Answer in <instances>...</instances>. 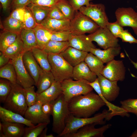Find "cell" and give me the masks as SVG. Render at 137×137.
I'll use <instances>...</instances> for the list:
<instances>
[{
  "mask_svg": "<svg viewBox=\"0 0 137 137\" xmlns=\"http://www.w3.org/2000/svg\"><path fill=\"white\" fill-rule=\"evenodd\" d=\"M106 105L102 99L92 91L74 97L68 102L70 113L77 117H89Z\"/></svg>",
  "mask_w": 137,
  "mask_h": 137,
  "instance_id": "cell-1",
  "label": "cell"
},
{
  "mask_svg": "<svg viewBox=\"0 0 137 137\" xmlns=\"http://www.w3.org/2000/svg\"><path fill=\"white\" fill-rule=\"evenodd\" d=\"M114 116L111 112L106 110L92 117H77L71 114L66 121L64 130L58 136L64 137L67 135L76 132L80 128L88 124H103L105 122L104 120H109Z\"/></svg>",
  "mask_w": 137,
  "mask_h": 137,
  "instance_id": "cell-2",
  "label": "cell"
},
{
  "mask_svg": "<svg viewBox=\"0 0 137 137\" xmlns=\"http://www.w3.org/2000/svg\"><path fill=\"white\" fill-rule=\"evenodd\" d=\"M51 115L53 118L52 129L58 135L64 130L66 121L71 114L68 103L64 100L62 94L57 99L52 101Z\"/></svg>",
  "mask_w": 137,
  "mask_h": 137,
  "instance_id": "cell-3",
  "label": "cell"
},
{
  "mask_svg": "<svg viewBox=\"0 0 137 137\" xmlns=\"http://www.w3.org/2000/svg\"><path fill=\"white\" fill-rule=\"evenodd\" d=\"M5 108L24 116L27 109L24 88L18 84H12L11 90L4 102Z\"/></svg>",
  "mask_w": 137,
  "mask_h": 137,
  "instance_id": "cell-4",
  "label": "cell"
},
{
  "mask_svg": "<svg viewBox=\"0 0 137 137\" xmlns=\"http://www.w3.org/2000/svg\"><path fill=\"white\" fill-rule=\"evenodd\" d=\"M48 58L51 72L56 81L61 82L72 78L73 67L67 62L60 54H48Z\"/></svg>",
  "mask_w": 137,
  "mask_h": 137,
  "instance_id": "cell-5",
  "label": "cell"
},
{
  "mask_svg": "<svg viewBox=\"0 0 137 137\" xmlns=\"http://www.w3.org/2000/svg\"><path fill=\"white\" fill-rule=\"evenodd\" d=\"M87 82L84 80H74L70 78L61 82L62 93L65 101L68 103L75 97L92 91L93 89Z\"/></svg>",
  "mask_w": 137,
  "mask_h": 137,
  "instance_id": "cell-6",
  "label": "cell"
},
{
  "mask_svg": "<svg viewBox=\"0 0 137 137\" xmlns=\"http://www.w3.org/2000/svg\"><path fill=\"white\" fill-rule=\"evenodd\" d=\"M100 27L89 17L79 11H76L73 19L70 21V31L76 35L92 33Z\"/></svg>",
  "mask_w": 137,
  "mask_h": 137,
  "instance_id": "cell-7",
  "label": "cell"
},
{
  "mask_svg": "<svg viewBox=\"0 0 137 137\" xmlns=\"http://www.w3.org/2000/svg\"><path fill=\"white\" fill-rule=\"evenodd\" d=\"M79 11L90 18L100 27H106L109 22L105 6L102 4L90 3L87 6L81 7Z\"/></svg>",
  "mask_w": 137,
  "mask_h": 137,
  "instance_id": "cell-8",
  "label": "cell"
},
{
  "mask_svg": "<svg viewBox=\"0 0 137 137\" xmlns=\"http://www.w3.org/2000/svg\"><path fill=\"white\" fill-rule=\"evenodd\" d=\"M87 36L90 40L96 42L104 49L119 46L118 38L114 36L106 27H100Z\"/></svg>",
  "mask_w": 137,
  "mask_h": 137,
  "instance_id": "cell-9",
  "label": "cell"
},
{
  "mask_svg": "<svg viewBox=\"0 0 137 137\" xmlns=\"http://www.w3.org/2000/svg\"><path fill=\"white\" fill-rule=\"evenodd\" d=\"M126 71L123 61L114 59L107 63L101 74L110 80L122 81L125 78Z\"/></svg>",
  "mask_w": 137,
  "mask_h": 137,
  "instance_id": "cell-10",
  "label": "cell"
},
{
  "mask_svg": "<svg viewBox=\"0 0 137 137\" xmlns=\"http://www.w3.org/2000/svg\"><path fill=\"white\" fill-rule=\"evenodd\" d=\"M115 14L116 21L121 26L131 27L137 36V12L131 7H121L116 10Z\"/></svg>",
  "mask_w": 137,
  "mask_h": 137,
  "instance_id": "cell-11",
  "label": "cell"
},
{
  "mask_svg": "<svg viewBox=\"0 0 137 137\" xmlns=\"http://www.w3.org/2000/svg\"><path fill=\"white\" fill-rule=\"evenodd\" d=\"M23 54L11 61L15 71L17 83L25 89L35 85V84L24 66L22 59Z\"/></svg>",
  "mask_w": 137,
  "mask_h": 137,
  "instance_id": "cell-12",
  "label": "cell"
},
{
  "mask_svg": "<svg viewBox=\"0 0 137 137\" xmlns=\"http://www.w3.org/2000/svg\"><path fill=\"white\" fill-rule=\"evenodd\" d=\"M102 95L110 102L115 100L118 96L120 88L117 81L110 80L101 74L97 76Z\"/></svg>",
  "mask_w": 137,
  "mask_h": 137,
  "instance_id": "cell-13",
  "label": "cell"
},
{
  "mask_svg": "<svg viewBox=\"0 0 137 137\" xmlns=\"http://www.w3.org/2000/svg\"><path fill=\"white\" fill-rule=\"evenodd\" d=\"M42 105L40 102L38 101L34 104L28 107L24 117L34 125L41 123L48 124L50 122L49 116L43 112Z\"/></svg>",
  "mask_w": 137,
  "mask_h": 137,
  "instance_id": "cell-14",
  "label": "cell"
},
{
  "mask_svg": "<svg viewBox=\"0 0 137 137\" xmlns=\"http://www.w3.org/2000/svg\"><path fill=\"white\" fill-rule=\"evenodd\" d=\"M96 123L87 125L79 129L76 132L64 137H102L104 133L109 129L111 124H108L98 128L95 127Z\"/></svg>",
  "mask_w": 137,
  "mask_h": 137,
  "instance_id": "cell-15",
  "label": "cell"
},
{
  "mask_svg": "<svg viewBox=\"0 0 137 137\" xmlns=\"http://www.w3.org/2000/svg\"><path fill=\"white\" fill-rule=\"evenodd\" d=\"M22 59L25 68L34 81L36 86L43 70L36 60L31 50L24 52Z\"/></svg>",
  "mask_w": 137,
  "mask_h": 137,
  "instance_id": "cell-16",
  "label": "cell"
},
{
  "mask_svg": "<svg viewBox=\"0 0 137 137\" xmlns=\"http://www.w3.org/2000/svg\"><path fill=\"white\" fill-rule=\"evenodd\" d=\"M72 78L75 80H84L91 82L95 80L97 76L84 61L73 67Z\"/></svg>",
  "mask_w": 137,
  "mask_h": 137,
  "instance_id": "cell-17",
  "label": "cell"
},
{
  "mask_svg": "<svg viewBox=\"0 0 137 137\" xmlns=\"http://www.w3.org/2000/svg\"><path fill=\"white\" fill-rule=\"evenodd\" d=\"M62 94L61 82L55 81L48 89L37 94V101L43 105L55 100Z\"/></svg>",
  "mask_w": 137,
  "mask_h": 137,
  "instance_id": "cell-18",
  "label": "cell"
},
{
  "mask_svg": "<svg viewBox=\"0 0 137 137\" xmlns=\"http://www.w3.org/2000/svg\"><path fill=\"white\" fill-rule=\"evenodd\" d=\"M69 46L78 50L89 52L96 46L85 34L76 35L71 34L68 41Z\"/></svg>",
  "mask_w": 137,
  "mask_h": 137,
  "instance_id": "cell-19",
  "label": "cell"
},
{
  "mask_svg": "<svg viewBox=\"0 0 137 137\" xmlns=\"http://www.w3.org/2000/svg\"><path fill=\"white\" fill-rule=\"evenodd\" d=\"M88 53L69 46L60 54L68 63L74 67L84 61Z\"/></svg>",
  "mask_w": 137,
  "mask_h": 137,
  "instance_id": "cell-20",
  "label": "cell"
},
{
  "mask_svg": "<svg viewBox=\"0 0 137 137\" xmlns=\"http://www.w3.org/2000/svg\"><path fill=\"white\" fill-rule=\"evenodd\" d=\"M0 118L2 122L23 124L27 126L35 125L21 114L0 107Z\"/></svg>",
  "mask_w": 137,
  "mask_h": 137,
  "instance_id": "cell-21",
  "label": "cell"
},
{
  "mask_svg": "<svg viewBox=\"0 0 137 137\" xmlns=\"http://www.w3.org/2000/svg\"><path fill=\"white\" fill-rule=\"evenodd\" d=\"M1 137H21L25 128L24 124L19 123L2 122Z\"/></svg>",
  "mask_w": 137,
  "mask_h": 137,
  "instance_id": "cell-22",
  "label": "cell"
},
{
  "mask_svg": "<svg viewBox=\"0 0 137 137\" xmlns=\"http://www.w3.org/2000/svg\"><path fill=\"white\" fill-rule=\"evenodd\" d=\"M70 20H58L47 17L40 24L52 32L70 31Z\"/></svg>",
  "mask_w": 137,
  "mask_h": 137,
  "instance_id": "cell-23",
  "label": "cell"
},
{
  "mask_svg": "<svg viewBox=\"0 0 137 137\" xmlns=\"http://www.w3.org/2000/svg\"><path fill=\"white\" fill-rule=\"evenodd\" d=\"M121 49L119 46L110 47L103 50L96 47L91 48L89 52L97 57L104 63H107L118 55L120 53Z\"/></svg>",
  "mask_w": 137,
  "mask_h": 137,
  "instance_id": "cell-24",
  "label": "cell"
},
{
  "mask_svg": "<svg viewBox=\"0 0 137 137\" xmlns=\"http://www.w3.org/2000/svg\"><path fill=\"white\" fill-rule=\"evenodd\" d=\"M22 40L24 52L38 48V45L33 29L23 28L20 34Z\"/></svg>",
  "mask_w": 137,
  "mask_h": 137,
  "instance_id": "cell-25",
  "label": "cell"
},
{
  "mask_svg": "<svg viewBox=\"0 0 137 137\" xmlns=\"http://www.w3.org/2000/svg\"><path fill=\"white\" fill-rule=\"evenodd\" d=\"M33 29L35 35L38 48L43 49L50 40L52 31L40 25H37Z\"/></svg>",
  "mask_w": 137,
  "mask_h": 137,
  "instance_id": "cell-26",
  "label": "cell"
},
{
  "mask_svg": "<svg viewBox=\"0 0 137 137\" xmlns=\"http://www.w3.org/2000/svg\"><path fill=\"white\" fill-rule=\"evenodd\" d=\"M55 78L51 71H43L40 74L36 86L37 94L45 90L55 81Z\"/></svg>",
  "mask_w": 137,
  "mask_h": 137,
  "instance_id": "cell-27",
  "label": "cell"
},
{
  "mask_svg": "<svg viewBox=\"0 0 137 137\" xmlns=\"http://www.w3.org/2000/svg\"><path fill=\"white\" fill-rule=\"evenodd\" d=\"M84 61L97 76L101 74L105 66L104 63L97 57L89 52L87 54Z\"/></svg>",
  "mask_w": 137,
  "mask_h": 137,
  "instance_id": "cell-28",
  "label": "cell"
},
{
  "mask_svg": "<svg viewBox=\"0 0 137 137\" xmlns=\"http://www.w3.org/2000/svg\"><path fill=\"white\" fill-rule=\"evenodd\" d=\"M31 51L36 60L43 71H51L48 54L43 49L38 47L33 48Z\"/></svg>",
  "mask_w": 137,
  "mask_h": 137,
  "instance_id": "cell-29",
  "label": "cell"
},
{
  "mask_svg": "<svg viewBox=\"0 0 137 137\" xmlns=\"http://www.w3.org/2000/svg\"><path fill=\"white\" fill-rule=\"evenodd\" d=\"M3 52L11 60L15 58L24 52L20 34L18 35L15 41Z\"/></svg>",
  "mask_w": 137,
  "mask_h": 137,
  "instance_id": "cell-30",
  "label": "cell"
},
{
  "mask_svg": "<svg viewBox=\"0 0 137 137\" xmlns=\"http://www.w3.org/2000/svg\"><path fill=\"white\" fill-rule=\"evenodd\" d=\"M31 10L36 22L40 24L47 16L50 8L30 3L27 6Z\"/></svg>",
  "mask_w": 137,
  "mask_h": 137,
  "instance_id": "cell-31",
  "label": "cell"
},
{
  "mask_svg": "<svg viewBox=\"0 0 137 137\" xmlns=\"http://www.w3.org/2000/svg\"><path fill=\"white\" fill-rule=\"evenodd\" d=\"M69 46L68 41L59 42L50 40L43 50L48 54H59Z\"/></svg>",
  "mask_w": 137,
  "mask_h": 137,
  "instance_id": "cell-32",
  "label": "cell"
},
{
  "mask_svg": "<svg viewBox=\"0 0 137 137\" xmlns=\"http://www.w3.org/2000/svg\"><path fill=\"white\" fill-rule=\"evenodd\" d=\"M4 30L20 34L24 28L23 23L14 19L10 15L3 22Z\"/></svg>",
  "mask_w": 137,
  "mask_h": 137,
  "instance_id": "cell-33",
  "label": "cell"
},
{
  "mask_svg": "<svg viewBox=\"0 0 137 137\" xmlns=\"http://www.w3.org/2000/svg\"><path fill=\"white\" fill-rule=\"evenodd\" d=\"M11 60L7 64L0 67V77L6 79L14 84L17 83L16 76L14 67Z\"/></svg>",
  "mask_w": 137,
  "mask_h": 137,
  "instance_id": "cell-34",
  "label": "cell"
},
{
  "mask_svg": "<svg viewBox=\"0 0 137 137\" xmlns=\"http://www.w3.org/2000/svg\"><path fill=\"white\" fill-rule=\"evenodd\" d=\"M18 35L17 33L4 30L0 36V51L3 52L15 41Z\"/></svg>",
  "mask_w": 137,
  "mask_h": 137,
  "instance_id": "cell-35",
  "label": "cell"
},
{
  "mask_svg": "<svg viewBox=\"0 0 137 137\" xmlns=\"http://www.w3.org/2000/svg\"><path fill=\"white\" fill-rule=\"evenodd\" d=\"M55 5L67 19L71 21L73 19L75 12L68 0H59Z\"/></svg>",
  "mask_w": 137,
  "mask_h": 137,
  "instance_id": "cell-36",
  "label": "cell"
},
{
  "mask_svg": "<svg viewBox=\"0 0 137 137\" xmlns=\"http://www.w3.org/2000/svg\"><path fill=\"white\" fill-rule=\"evenodd\" d=\"M48 124L41 123L25 127L23 137H37L40 136Z\"/></svg>",
  "mask_w": 137,
  "mask_h": 137,
  "instance_id": "cell-37",
  "label": "cell"
},
{
  "mask_svg": "<svg viewBox=\"0 0 137 137\" xmlns=\"http://www.w3.org/2000/svg\"><path fill=\"white\" fill-rule=\"evenodd\" d=\"M12 84L8 80L1 78L0 79V101L4 103L11 90Z\"/></svg>",
  "mask_w": 137,
  "mask_h": 137,
  "instance_id": "cell-38",
  "label": "cell"
},
{
  "mask_svg": "<svg viewBox=\"0 0 137 137\" xmlns=\"http://www.w3.org/2000/svg\"><path fill=\"white\" fill-rule=\"evenodd\" d=\"M121 107L127 112L132 113L137 117V99H128L120 102Z\"/></svg>",
  "mask_w": 137,
  "mask_h": 137,
  "instance_id": "cell-39",
  "label": "cell"
},
{
  "mask_svg": "<svg viewBox=\"0 0 137 137\" xmlns=\"http://www.w3.org/2000/svg\"><path fill=\"white\" fill-rule=\"evenodd\" d=\"M23 24L24 28L27 29H33L38 25L31 10L27 6L26 7Z\"/></svg>",
  "mask_w": 137,
  "mask_h": 137,
  "instance_id": "cell-40",
  "label": "cell"
},
{
  "mask_svg": "<svg viewBox=\"0 0 137 137\" xmlns=\"http://www.w3.org/2000/svg\"><path fill=\"white\" fill-rule=\"evenodd\" d=\"M24 92L28 107L34 104L37 102V94L35 91L34 85L24 89Z\"/></svg>",
  "mask_w": 137,
  "mask_h": 137,
  "instance_id": "cell-41",
  "label": "cell"
},
{
  "mask_svg": "<svg viewBox=\"0 0 137 137\" xmlns=\"http://www.w3.org/2000/svg\"><path fill=\"white\" fill-rule=\"evenodd\" d=\"M71 33L70 31H52L50 40L59 42L68 41Z\"/></svg>",
  "mask_w": 137,
  "mask_h": 137,
  "instance_id": "cell-42",
  "label": "cell"
},
{
  "mask_svg": "<svg viewBox=\"0 0 137 137\" xmlns=\"http://www.w3.org/2000/svg\"><path fill=\"white\" fill-rule=\"evenodd\" d=\"M106 27L113 36L117 38H119L124 30L123 27L116 21L113 23L109 22Z\"/></svg>",
  "mask_w": 137,
  "mask_h": 137,
  "instance_id": "cell-43",
  "label": "cell"
},
{
  "mask_svg": "<svg viewBox=\"0 0 137 137\" xmlns=\"http://www.w3.org/2000/svg\"><path fill=\"white\" fill-rule=\"evenodd\" d=\"M47 17L58 20L67 19L61 10L56 5L50 8Z\"/></svg>",
  "mask_w": 137,
  "mask_h": 137,
  "instance_id": "cell-44",
  "label": "cell"
},
{
  "mask_svg": "<svg viewBox=\"0 0 137 137\" xmlns=\"http://www.w3.org/2000/svg\"><path fill=\"white\" fill-rule=\"evenodd\" d=\"M26 7H18L14 9L10 15L12 18L23 23Z\"/></svg>",
  "mask_w": 137,
  "mask_h": 137,
  "instance_id": "cell-45",
  "label": "cell"
},
{
  "mask_svg": "<svg viewBox=\"0 0 137 137\" xmlns=\"http://www.w3.org/2000/svg\"><path fill=\"white\" fill-rule=\"evenodd\" d=\"M72 6L74 11H78L80 8L83 6H87L90 2L93 0H68Z\"/></svg>",
  "mask_w": 137,
  "mask_h": 137,
  "instance_id": "cell-46",
  "label": "cell"
},
{
  "mask_svg": "<svg viewBox=\"0 0 137 137\" xmlns=\"http://www.w3.org/2000/svg\"><path fill=\"white\" fill-rule=\"evenodd\" d=\"M119 38L122 41L130 44L137 43V39H135L127 29L124 30Z\"/></svg>",
  "mask_w": 137,
  "mask_h": 137,
  "instance_id": "cell-47",
  "label": "cell"
},
{
  "mask_svg": "<svg viewBox=\"0 0 137 137\" xmlns=\"http://www.w3.org/2000/svg\"><path fill=\"white\" fill-rule=\"evenodd\" d=\"M59 0H30V3L51 8L55 6Z\"/></svg>",
  "mask_w": 137,
  "mask_h": 137,
  "instance_id": "cell-48",
  "label": "cell"
},
{
  "mask_svg": "<svg viewBox=\"0 0 137 137\" xmlns=\"http://www.w3.org/2000/svg\"><path fill=\"white\" fill-rule=\"evenodd\" d=\"M30 3V0H13L11 6L13 9L27 6Z\"/></svg>",
  "mask_w": 137,
  "mask_h": 137,
  "instance_id": "cell-49",
  "label": "cell"
},
{
  "mask_svg": "<svg viewBox=\"0 0 137 137\" xmlns=\"http://www.w3.org/2000/svg\"><path fill=\"white\" fill-rule=\"evenodd\" d=\"M52 107V101L43 104L42 105L43 112L45 114L49 116L51 115Z\"/></svg>",
  "mask_w": 137,
  "mask_h": 137,
  "instance_id": "cell-50",
  "label": "cell"
},
{
  "mask_svg": "<svg viewBox=\"0 0 137 137\" xmlns=\"http://www.w3.org/2000/svg\"><path fill=\"white\" fill-rule=\"evenodd\" d=\"M3 52L0 53V67H1L8 63L11 60Z\"/></svg>",
  "mask_w": 137,
  "mask_h": 137,
  "instance_id": "cell-51",
  "label": "cell"
},
{
  "mask_svg": "<svg viewBox=\"0 0 137 137\" xmlns=\"http://www.w3.org/2000/svg\"><path fill=\"white\" fill-rule=\"evenodd\" d=\"M13 0H0L3 10L7 11L11 6Z\"/></svg>",
  "mask_w": 137,
  "mask_h": 137,
  "instance_id": "cell-52",
  "label": "cell"
},
{
  "mask_svg": "<svg viewBox=\"0 0 137 137\" xmlns=\"http://www.w3.org/2000/svg\"><path fill=\"white\" fill-rule=\"evenodd\" d=\"M47 128L46 127L43 130L40 135V136L42 137H54V136L52 134L48 135L47 134Z\"/></svg>",
  "mask_w": 137,
  "mask_h": 137,
  "instance_id": "cell-53",
  "label": "cell"
},
{
  "mask_svg": "<svg viewBox=\"0 0 137 137\" xmlns=\"http://www.w3.org/2000/svg\"><path fill=\"white\" fill-rule=\"evenodd\" d=\"M127 56L129 57V60L131 61V63L133 64L134 67L137 70V61L136 62L133 61L127 55Z\"/></svg>",
  "mask_w": 137,
  "mask_h": 137,
  "instance_id": "cell-54",
  "label": "cell"
},
{
  "mask_svg": "<svg viewBox=\"0 0 137 137\" xmlns=\"http://www.w3.org/2000/svg\"><path fill=\"white\" fill-rule=\"evenodd\" d=\"M130 137H137V129L134 132Z\"/></svg>",
  "mask_w": 137,
  "mask_h": 137,
  "instance_id": "cell-55",
  "label": "cell"
},
{
  "mask_svg": "<svg viewBox=\"0 0 137 137\" xmlns=\"http://www.w3.org/2000/svg\"><path fill=\"white\" fill-rule=\"evenodd\" d=\"M131 75L132 76V77H135L136 78V79H137V76H135V75H133V74H131Z\"/></svg>",
  "mask_w": 137,
  "mask_h": 137,
  "instance_id": "cell-56",
  "label": "cell"
}]
</instances>
